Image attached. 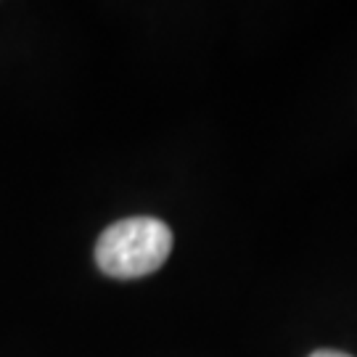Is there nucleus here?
Instances as JSON below:
<instances>
[{
    "mask_svg": "<svg viewBox=\"0 0 357 357\" xmlns=\"http://www.w3.org/2000/svg\"><path fill=\"white\" fill-rule=\"evenodd\" d=\"M172 252V230L156 217H128L101 233L96 262L112 278H143L167 262Z\"/></svg>",
    "mask_w": 357,
    "mask_h": 357,
    "instance_id": "f257e3e1",
    "label": "nucleus"
},
{
    "mask_svg": "<svg viewBox=\"0 0 357 357\" xmlns=\"http://www.w3.org/2000/svg\"><path fill=\"white\" fill-rule=\"evenodd\" d=\"M310 357H352V355H344V352H336V349H318V352H312Z\"/></svg>",
    "mask_w": 357,
    "mask_h": 357,
    "instance_id": "f03ea898",
    "label": "nucleus"
}]
</instances>
